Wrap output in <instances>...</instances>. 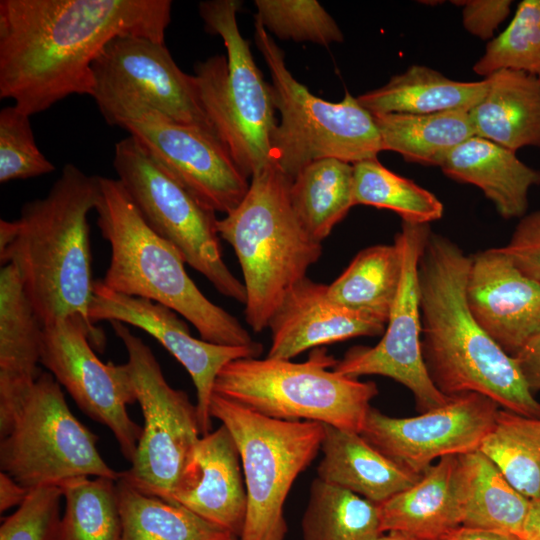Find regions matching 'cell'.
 Wrapping results in <instances>:
<instances>
[{
  "label": "cell",
  "mask_w": 540,
  "mask_h": 540,
  "mask_svg": "<svg viewBox=\"0 0 540 540\" xmlns=\"http://www.w3.org/2000/svg\"><path fill=\"white\" fill-rule=\"evenodd\" d=\"M229 540H239V539H238V538H236V537H232V538H231V539H229Z\"/></svg>",
  "instance_id": "48"
},
{
  "label": "cell",
  "mask_w": 540,
  "mask_h": 540,
  "mask_svg": "<svg viewBox=\"0 0 540 540\" xmlns=\"http://www.w3.org/2000/svg\"><path fill=\"white\" fill-rule=\"evenodd\" d=\"M442 540H523L517 535L485 528L459 526Z\"/></svg>",
  "instance_id": "45"
},
{
  "label": "cell",
  "mask_w": 540,
  "mask_h": 540,
  "mask_svg": "<svg viewBox=\"0 0 540 540\" xmlns=\"http://www.w3.org/2000/svg\"><path fill=\"white\" fill-rule=\"evenodd\" d=\"M209 413L230 432L241 460L247 511L239 540H285V501L320 452L323 424L270 418L216 393Z\"/></svg>",
  "instance_id": "9"
},
{
  "label": "cell",
  "mask_w": 540,
  "mask_h": 540,
  "mask_svg": "<svg viewBox=\"0 0 540 540\" xmlns=\"http://www.w3.org/2000/svg\"><path fill=\"white\" fill-rule=\"evenodd\" d=\"M327 286L305 277L286 294L268 324L267 357L290 360L321 345L384 333L386 323L337 304Z\"/></svg>",
  "instance_id": "21"
},
{
  "label": "cell",
  "mask_w": 540,
  "mask_h": 540,
  "mask_svg": "<svg viewBox=\"0 0 540 540\" xmlns=\"http://www.w3.org/2000/svg\"><path fill=\"white\" fill-rule=\"evenodd\" d=\"M487 81H456L423 65L410 66L380 88L359 95L358 102L372 115L431 114L470 111L484 96Z\"/></svg>",
  "instance_id": "28"
},
{
  "label": "cell",
  "mask_w": 540,
  "mask_h": 540,
  "mask_svg": "<svg viewBox=\"0 0 540 540\" xmlns=\"http://www.w3.org/2000/svg\"><path fill=\"white\" fill-rule=\"evenodd\" d=\"M290 202L304 230L322 242L353 207V164L325 158L306 165L291 181Z\"/></svg>",
  "instance_id": "30"
},
{
  "label": "cell",
  "mask_w": 540,
  "mask_h": 540,
  "mask_svg": "<svg viewBox=\"0 0 540 540\" xmlns=\"http://www.w3.org/2000/svg\"><path fill=\"white\" fill-rule=\"evenodd\" d=\"M240 6L237 0L199 4L205 29L221 37L226 56L198 62L193 77L216 136L249 178L273 163L271 142L277 122L272 86L264 80L238 27Z\"/></svg>",
  "instance_id": "6"
},
{
  "label": "cell",
  "mask_w": 540,
  "mask_h": 540,
  "mask_svg": "<svg viewBox=\"0 0 540 540\" xmlns=\"http://www.w3.org/2000/svg\"><path fill=\"white\" fill-rule=\"evenodd\" d=\"M456 464L457 455L440 458L415 483L378 505L383 533L442 540L461 526Z\"/></svg>",
  "instance_id": "24"
},
{
  "label": "cell",
  "mask_w": 540,
  "mask_h": 540,
  "mask_svg": "<svg viewBox=\"0 0 540 540\" xmlns=\"http://www.w3.org/2000/svg\"><path fill=\"white\" fill-rule=\"evenodd\" d=\"M128 353V367L144 426L131 467L121 477L139 490L168 502L200 438L196 405L171 387L151 349L126 324L111 321Z\"/></svg>",
  "instance_id": "12"
},
{
  "label": "cell",
  "mask_w": 540,
  "mask_h": 540,
  "mask_svg": "<svg viewBox=\"0 0 540 540\" xmlns=\"http://www.w3.org/2000/svg\"><path fill=\"white\" fill-rule=\"evenodd\" d=\"M0 437L1 472L28 490L84 476L120 477L99 453L98 437L71 412L51 373L41 372L0 425Z\"/></svg>",
  "instance_id": "10"
},
{
  "label": "cell",
  "mask_w": 540,
  "mask_h": 540,
  "mask_svg": "<svg viewBox=\"0 0 540 540\" xmlns=\"http://www.w3.org/2000/svg\"><path fill=\"white\" fill-rule=\"evenodd\" d=\"M170 0H1L0 98L31 116L92 97L93 63L120 36L165 42Z\"/></svg>",
  "instance_id": "1"
},
{
  "label": "cell",
  "mask_w": 540,
  "mask_h": 540,
  "mask_svg": "<svg viewBox=\"0 0 540 540\" xmlns=\"http://www.w3.org/2000/svg\"><path fill=\"white\" fill-rule=\"evenodd\" d=\"M113 167L149 227L220 294L245 304L244 284L223 259L216 212L198 201L130 135L115 144Z\"/></svg>",
  "instance_id": "11"
},
{
  "label": "cell",
  "mask_w": 540,
  "mask_h": 540,
  "mask_svg": "<svg viewBox=\"0 0 540 540\" xmlns=\"http://www.w3.org/2000/svg\"><path fill=\"white\" fill-rule=\"evenodd\" d=\"M485 79L486 92L469 111L475 135L513 152L540 148V79L514 70Z\"/></svg>",
  "instance_id": "26"
},
{
  "label": "cell",
  "mask_w": 540,
  "mask_h": 540,
  "mask_svg": "<svg viewBox=\"0 0 540 540\" xmlns=\"http://www.w3.org/2000/svg\"><path fill=\"white\" fill-rule=\"evenodd\" d=\"M466 299L478 324L512 357L540 328V283L524 276L501 247L471 257Z\"/></svg>",
  "instance_id": "19"
},
{
  "label": "cell",
  "mask_w": 540,
  "mask_h": 540,
  "mask_svg": "<svg viewBox=\"0 0 540 540\" xmlns=\"http://www.w3.org/2000/svg\"><path fill=\"white\" fill-rule=\"evenodd\" d=\"M116 485L122 520L121 540H229L234 537L181 505L139 490L121 477V472Z\"/></svg>",
  "instance_id": "32"
},
{
  "label": "cell",
  "mask_w": 540,
  "mask_h": 540,
  "mask_svg": "<svg viewBox=\"0 0 540 540\" xmlns=\"http://www.w3.org/2000/svg\"><path fill=\"white\" fill-rule=\"evenodd\" d=\"M530 391L540 392V328L513 356Z\"/></svg>",
  "instance_id": "43"
},
{
  "label": "cell",
  "mask_w": 540,
  "mask_h": 540,
  "mask_svg": "<svg viewBox=\"0 0 540 540\" xmlns=\"http://www.w3.org/2000/svg\"><path fill=\"white\" fill-rule=\"evenodd\" d=\"M501 249L524 276L540 283V210L521 217Z\"/></svg>",
  "instance_id": "41"
},
{
  "label": "cell",
  "mask_w": 540,
  "mask_h": 540,
  "mask_svg": "<svg viewBox=\"0 0 540 540\" xmlns=\"http://www.w3.org/2000/svg\"><path fill=\"white\" fill-rule=\"evenodd\" d=\"M103 332L81 316H69L44 327L40 364L53 375L78 407L113 433L124 458L132 461L142 427L127 405L137 402L128 364L103 363Z\"/></svg>",
  "instance_id": "14"
},
{
  "label": "cell",
  "mask_w": 540,
  "mask_h": 540,
  "mask_svg": "<svg viewBox=\"0 0 540 540\" xmlns=\"http://www.w3.org/2000/svg\"><path fill=\"white\" fill-rule=\"evenodd\" d=\"M524 540H540V495L530 500L524 523Z\"/></svg>",
  "instance_id": "46"
},
{
  "label": "cell",
  "mask_w": 540,
  "mask_h": 540,
  "mask_svg": "<svg viewBox=\"0 0 540 540\" xmlns=\"http://www.w3.org/2000/svg\"><path fill=\"white\" fill-rule=\"evenodd\" d=\"M499 70H514L540 79V0L521 1L498 36L486 45L473 71L485 78Z\"/></svg>",
  "instance_id": "37"
},
{
  "label": "cell",
  "mask_w": 540,
  "mask_h": 540,
  "mask_svg": "<svg viewBox=\"0 0 540 540\" xmlns=\"http://www.w3.org/2000/svg\"><path fill=\"white\" fill-rule=\"evenodd\" d=\"M54 171V164L36 144L30 116L15 105L3 107L0 111V183Z\"/></svg>",
  "instance_id": "39"
},
{
  "label": "cell",
  "mask_w": 540,
  "mask_h": 540,
  "mask_svg": "<svg viewBox=\"0 0 540 540\" xmlns=\"http://www.w3.org/2000/svg\"><path fill=\"white\" fill-rule=\"evenodd\" d=\"M389 209L402 221L429 224L444 212L442 202L411 179L386 168L371 158L353 164V206Z\"/></svg>",
  "instance_id": "36"
},
{
  "label": "cell",
  "mask_w": 540,
  "mask_h": 540,
  "mask_svg": "<svg viewBox=\"0 0 540 540\" xmlns=\"http://www.w3.org/2000/svg\"><path fill=\"white\" fill-rule=\"evenodd\" d=\"M455 488L461 526L508 532L523 539L530 499L479 449L457 455Z\"/></svg>",
  "instance_id": "27"
},
{
  "label": "cell",
  "mask_w": 540,
  "mask_h": 540,
  "mask_svg": "<svg viewBox=\"0 0 540 540\" xmlns=\"http://www.w3.org/2000/svg\"><path fill=\"white\" fill-rule=\"evenodd\" d=\"M29 490L4 472H0V511L4 512L14 506H20L26 499Z\"/></svg>",
  "instance_id": "44"
},
{
  "label": "cell",
  "mask_w": 540,
  "mask_h": 540,
  "mask_svg": "<svg viewBox=\"0 0 540 540\" xmlns=\"http://www.w3.org/2000/svg\"><path fill=\"white\" fill-rule=\"evenodd\" d=\"M109 125L125 129L198 201L227 215L250 182L220 140L197 126L179 123L138 100L97 105Z\"/></svg>",
  "instance_id": "13"
},
{
  "label": "cell",
  "mask_w": 540,
  "mask_h": 540,
  "mask_svg": "<svg viewBox=\"0 0 540 540\" xmlns=\"http://www.w3.org/2000/svg\"><path fill=\"white\" fill-rule=\"evenodd\" d=\"M382 151L399 153L407 162L441 166L461 143L475 136L467 110L431 114L373 115Z\"/></svg>",
  "instance_id": "29"
},
{
  "label": "cell",
  "mask_w": 540,
  "mask_h": 540,
  "mask_svg": "<svg viewBox=\"0 0 540 540\" xmlns=\"http://www.w3.org/2000/svg\"><path fill=\"white\" fill-rule=\"evenodd\" d=\"M440 168L447 177L481 189L505 219L523 217L530 189L540 185V170L526 165L516 152L476 135L452 150Z\"/></svg>",
  "instance_id": "23"
},
{
  "label": "cell",
  "mask_w": 540,
  "mask_h": 540,
  "mask_svg": "<svg viewBox=\"0 0 540 540\" xmlns=\"http://www.w3.org/2000/svg\"><path fill=\"white\" fill-rule=\"evenodd\" d=\"M116 481L84 476L59 485L65 509L57 540H121L122 520Z\"/></svg>",
  "instance_id": "35"
},
{
  "label": "cell",
  "mask_w": 540,
  "mask_h": 540,
  "mask_svg": "<svg viewBox=\"0 0 540 540\" xmlns=\"http://www.w3.org/2000/svg\"><path fill=\"white\" fill-rule=\"evenodd\" d=\"M175 311L153 301L124 295L95 281L89 309L92 324L108 320L137 327L154 337L191 376L196 389V408L201 435L211 431L210 401L220 370L241 358H257L262 344L255 347L226 346L193 337Z\"/></svg>",
  "instance_id": "18"
},
{
  "label": "cell",
  "mask_w": 540,
  "mask_h": 540,
  "mask_svg": "<svg viewBox=\"0 0 540 540\" xmlns=\"http://www.w3.org/2000/svg\"><path fill=\"white\" fill-rule=\"evenodd\" d=\"M471 257L430 232L419 259L421 353L428 375L447 397L478 393L503 409L540 418L514 357L478 324L466 299Z\"/></svg>",
  "instance_id": "2"
},
{
  "label": "cell",
  "mask_w": 540,
  "mask_h": 540,
  "mask_svg": "<svg viewBox=\"0 0 540 540\" xmlns=\"http://www.w3.org/2000/svg\"><path fill=\"white\" fill-rule=\"evenodd\" d=\"M430 232L429 224L402 221L394 238L401 248L402 275L383 337L373 347L350 348L334 366L350 377L379 375L395 380L411 391L421 412L449 399L431 381L421 353L418 264Z\"/></svg>",
  "instance_id": "15"
},
{
  "label": "cell",
  "mask_w": 540,
  "mask_h": 540,
  "mask_svg": "<svg viewBox=\"0 0 540 540\" xmlns=\"http://www.w3.org/2000/svg\"><path fill=\"white\" fill-rule=\"evenodd\" d=\"M301 526L303 540H377L383 534L377 504L317 477Z\"/></svg>",
  "instance_id": "33"
},
{
  "label": "cell",
  "mask_w": 540,
  "mask_h": 540,
  "mask_svg": "<svg viewBox=\"0 0 540 540\" xmlns=\"http://www.w3.org/2000/svg\"><path fill=\"white\" fill-rule=\"evenodd\" d=\"M99 176L67 163L43 198L26 202L18 219L0 221V260L14 264L43 327L69 316L89 325L95 281L88 214Z\"/></svg>",
  "instance_id": "3"
},
{
  "label": "cell",
  "mask_w": 540,
  "mask_h": 540,
  "mask_svg": "<svg viewBox=\"0 0 540 540\" xmlns=\"http://www.w3.org/2000/svg\"><path fill=\"white\" fill-rule=\"evenodd\" d=\"M258 21L283 40L329 46L344 36L331 15L316 0H255Z\"/></svg>",
  "instance_id": "38"
},
{
  "label": "cell",
  "mask_w": 540,
  "mask_h": 540,
  "mask_svg": "<svg viewBox=\"0 0 540 540\" xmlns=\"http://www.w3.org/2000/svg\"><path fill=\"white\" fill-rule=\"evenodd\" d=\"M317 478L380 505L420 476L402 469L360 433L323 424Z\"/></svg>",
  "instance_id": "25"
},
{
  "label": "cell",
  "mask_w": 540,
  "mask_h": 540,
  "mask_svg": "<svg viewBox=\"0 0 540 540\" xmlns=\"http://www.w3.org/2000/svg\"><path fill=\"white\" fill-rule=\"evenodd\" d=\"M499 409L473 392L451 396L414 417H391L371 407L360 434L402 469L421 476L437 459L478 450Z\"/></svg>",
  "instance_id": "16"
},
{
  "label": "cell",
  "mask_w": 540,
  "mask_h": 540,
  "mask_svg": "<svg viewBox=\"0 0 540 540\" xmlns=\"http://www.w3.org/2000/svg\"><path fill=\"white\" fill-rule=\"evenodd\" d=\"M289 178L275 163L251 177L239 205L218 219L217 231L238 258L246 291L245 319L255 332L322 254L321 242L299 223L290 202Z\"/></svg>",
  "instance_id": "5"
},
{
  "label": "cell",
  "mask_w": 540,
  "mask_h": 540,
  "mask_svg": "<svg viewBox=\"0 0 540 540\" xmlns=\"http://www.w3.org/2000/svg\"><path fill=\"white\" fill-rule=\"evenodd\" d=\"M377 540H417L409 536L396 533V532H386L383 533Z\"/></svg>",
  "instance_id": "47"
},
{
  "label": "cell",
  "mask_w": 540,
  "mask_h": 540,
  "mask_svg": "<svg viewBox=\"0 0 540 540\" xmlns=\"http://www.w3.org/2000/svg\"><path fill=\"white\" fill-rule=\"evenodd\" d=\"M462 6V23L472 35L488 40L494 38V32L509 16L511 0H467L452 1Z\"/></svg>",
  "instance_id": "42"
},
{
  "label": "cell",
  "mask_w": 540,
  "mask_h": 540,
  "mask_svg": "<svg viewBox=\"0 0 540 540\" xmlns=\"http://www.w3.org/2000/svg\"><path fill=\"white\" fill-rule=\"evenodd\" d=\"M44 327L17 267L0 271V420L6 419L41 374Z\"/></svg>",
  "instance_id": "22"
},
{
  "label": "cell",
  "mask_w": 540,
  "mask_h": 540,
  "mask_svg": "<svg viewBox=\"0 0 540 540\" xmlns=\"http://www.w3.org/2000/svg\"><path fill=\"white\" fill-rule=\"evenodd\" d=\"M401 275L399 243L373 245L361 250L327 286L328 296L343 307L387 324Z\"/></svg>",
  "instance_id": "31"
},
{
  "label": "cell",
  "mask_w": 540,
  "mask_h": 540,
  "mask_svg": "<svg viewBox=\"0 0 540 540\" xmlns=\"http://www.w3.org/2000/svg\"><path fill=\"white\" fill-rule=\"evenodd\" d=\"M92 69V97L97 105L138 100L179 123L216 136L199 100L193 75L177 66L165 42L138 36L117 37L102 50Z\"/></svg>",
  "instance_id": "17"
},
{
  "label": "cell",
  "mask_w": 540,
  "mask_h": 540,
  "mask_svg": "<svg viewBox=\"0 0 540 540\" xmlns=\"http://www.w3.org/2000/svg\"><path fill=\"white\" fill-rule=\"evenodd\" d=\"M255 43L267 64L280 122L271 142L272 161L289 178L325 158L351 164L376 158L382 151L373 115L346 92L339 102L313 95L288 70L284 52L255 20Z\"/></svg>",
  "instance_id": "8"
},
{
  "label": "cell",
  "mask_w": 540,
  "mask_h": 540,
  "mask_svg": "<svg viewBox=\"0 0 540 540\" xmlns=\"http://www.w3.org/2000/svg\"><path fill=\"white\" fill-rule=\"evenodd\" d=\"M97 225L111 248L102 283L112 291L170 308L187 319L202 340L255 347L240 321L210 301L189 277L179 251L145 222L118 179L99 176Z\"/></svg>",
  "instance_id": "4"
},
{
  "label": "cell",
  "mask_w": 540,
  "mask_h": 540,
  "mask_svg": "<svg viewBox=\"0 0 540 540\" xmlns=\"http://www.w3.org/2000/svg\"><path fill=\"white\" fill-rule=\"evenodd\" d=\"M479 450L523 496L540 495V418L499 409Z\"/></svg>",
  "instance_id": "34"
},
{
  "label": "cell",
  "mask_w": 540,
  "mask_h": 540,
  "mask_svg": "<svg viewBox=\"0 0 540 540\" xmlns=\"http://www.w3.org/2000/svg\"><path fill=\"white\" fill-rule=\"evenodd\" d=\"M171 503L187 508L239 539L246 517L247 495L239 452L224 425L199 438Z\"/></svg>",
  "instance_id": "20"
},
{
  "label": "cell",
  "mask_w": 540,
  "mask_h": 540,
  "mask_svg": "<svg viewBox=\"0 0 540 540\" xmlns=\"http://www.w3.org/2000/svg\"><path fill=\"white\" fill-rule=\"evenodd\" d=\"M62 498L59 485L29 490L24 502L1 524L0 540H57Z\"/></svg>",
  "instance_id": "40"
},
{
  "label": "cell",
  "mask_w": 540,
  "mask_h": 540,
  "mask_svg": "<svg viewBox=\"0 0 540 540\" xmlns=\"http://www.w3.org/2000/svg\"><path fill=\"white\" fill-rule=\"evenodd\" d=\"M337 360L324 349L301 363L275 358H241L218 373L214 393L264 416L313 421L361 433L371 401L372 381L334 370Z\"/></svg>",
  "instance_id": "7"
}]
</instances>
